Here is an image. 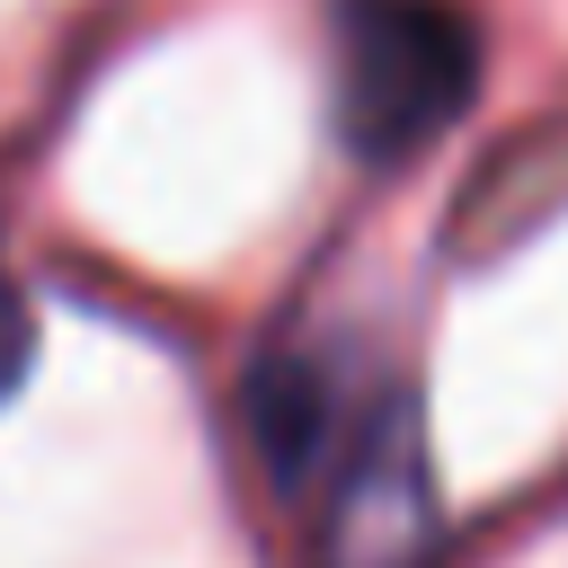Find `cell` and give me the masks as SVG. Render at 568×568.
<instances>
[{"label": "cell", "mask_w": 568, "mask_h": 568, "mask_svg": "<svg viewBox=\"0 0 568 568\" xmlns=\"http://www.w3.org/2000/svg\"><path fill=\"white\" fill-rule=\"evenodd\" d=\"M27 364H36V311H27V293L9 284V266H0V399L27 382Z\"/></svg>", "instance_id": "obj_5"}, {"label": "cell", "mask_w": 568, "mask_h": 568, "mask_svg": "<svg viewBox=\"0 0 568 568\" xmlns=\"http://www.w3.org/2000/svg\"><path fill=\"white\" fill-rule=\"evenodd\" d=\"M559 204H568V124H532V133H515V142L470 178V195L453 204V248L488 257V248L524 240L532 222H550Z\"/></svg>", "instance_id": "obj_3"}, {"label": "cell", "mask_w": 568, "mask_h": 568, "mask_svg": "<svg viewBox=\"0 0 568 568\" xmlns=\"http://www.w3.org/2000/svg\"><path fill=\"white\" fill-rule=\"evenodd\" d=\"M444 515H435V462L426 417L408 390L373 399L337 453L328 515H320V568H435Z\"/></svg>", "instance_id": "obj_2"}, {"label": "cell", "mask_w": 568, "mask_h": 568, "mask_svg": "<svg viewBox=\"0 0 568 568\" xmlns=\"http://www.w3.org/2000/svg\"><path fill=\"white\" fill-rule=\"evenodd\" d=\"M248 426H257V453H266V470H275L284 488L311 479L320 453L337 444V390H328V373H320L311 355L257 364V382H248Z\"/></svg>", "instance_id": "obj_4"}, {"label": "cell", "mask_w": 568, "mask_h": 568, "mask_svg": "<svg viewBox=\"0 0 568 568\" xmlns=\"http://www.w3.org/2000/svg\"><path fill=\"white\" fill-rule=\"evenodd\" d=\"M479 89L462 0H337V124L364 160L426 151Z\"/></svg>", "instance_id": "obj_1"}]
</instances>
